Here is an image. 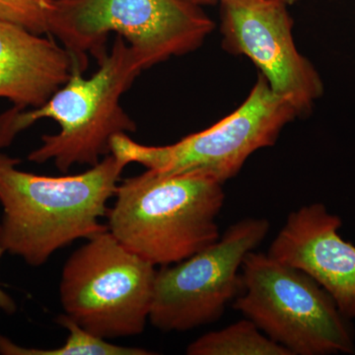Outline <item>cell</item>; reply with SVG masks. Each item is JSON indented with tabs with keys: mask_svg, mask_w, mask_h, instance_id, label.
I'll use <instances>...</instances> for the list:
<instances>
[{
	"mask_svg": "<svg viewBox=\"0 0 355 355\" xmlns=\"http://www.w3.org/2000/svg\"><path fill=\"white\" fill-rule=\"evenodd\" d=\"M189 355H292L249 319L209 331L189 345Z\"/></svg>",
	"mask_w": 355,
	"mask_h": 355,
	"instance_id": "cell-12",
	"label": "cell"
},
{
	"mask_svg": "<svg viewBox=\"0 0 355 355\" xmlns=\"http://www.w3.org/2000/svg\"><path fill=\"white\" fill-rule=\"evenodd\" d=\"M187 1L191 2L198 6H214V2L212 0H187Z\"/></svg>",
	"mask_w": 355,
	"mask_h": 355,
	"instance_id": "cell-16",
	"label": "cell"
},
{
	"mask_svg": "<svg viewBox=\"0 0 355 355\" xmlns=\"http://www.w3.org/2000/svg\"><path fill=\"white\" fill-rule=\"evenodd\" d=\"M296 116L261 74L241 106L211 127L165 146H144L121 133L112 139L111 153L161 174L200 173L224 184L252 154L273 146Z\"/></svg>",
	"mask_w": 355,
	"mask_h": 355,
	"instance_id": "cell-7",
	"label": "cell"
},
{
	"mask_svg": "<svg viewBox=\"0 0 355 355\" xmlns=\"http://www.w3.org/2000/svg\"><path fill=\"white\" fill-rule=\"evenodd\" d=\"M241 279L233 307L292 355L354 354L349 320L307 273L253 251Z\"/></svg>",
	"mask_w": 355,
	"mask_h": 355,
	"instance_id": "cell-5",
	"label": "cell"
},
{
	"mask_svg": "<svg viewBox=\"0 0 355 355\" xmlns=\"http://www.w3.org/2000/svg\"><path fill=\"white\" fill-rule=\"evenodd\" d=\"M108 230L153 266L186 260L220 237L217 216L223 184L200 173L161 174L146 169L116 188Z\"/></svg>",
	"mask_w": 355,
	"mask_h": 355,
	"instance_id": "cell-3",
	"label": "cell"
},
{
	"mask_svg": "<svg viewBox=\"0 0 355 355\" xmlns=\"http://www.w3.org/2000/svg\"><path fill=\"white\" fill-rule=\"evenodd\" d=\"M90 77L74 67L69 80L38 108H11L0 114V148L10 146L19 133L43 119L57 121L60 132L44 135L41 146L28 155L36 164L53 163L67 173L74 165H97L111 154L112 139L137 132V125L121 106V97L144 71L123 37L116 35L110 51Z\"/></svg>",
	"mask_w": 355,
	"mask_h": 355,
	"instance_id": "cell-2",
	"label": "cell"
},
{
	"mask_svg": "<svg viewBox=\"0 0 355 355\" xmlns=\"http://www.w3.org/2000/svg\"><path fill=\"white\" fill-rule=\"evenodd\" d=\"M51 3L53 0H0V20L15 23L36 34L49 35Z\"/></svg>",
	"mask_w": 355,
	"mask_h": 355,
	"instance_id": "cell-14",
	"label": "cell"
},
{
	"mask_svg": "<svg viewBox=\"0 0 355 355\" xmlns=\"http://www.w3.org/2000/svg\"><path fill=\"white\" fill-rule=\"evenodd\" d=\"M270 229L268 219H242L190 258L161 266L149 313L154 328L164 333L187 331L216 322L241 292L243 261Z\"/></svg>",
	"mask_w": 355,
	"mask_h": 355,
	"instance_id": "cell-8",
	"label": "cell"
},
{
	"mask_svg": "<svg viewBox=\"0 0 355 355\" xmlns=\"http://www.w3.org/2000/svg\"><path fill=\"white\" fill-rule=\"evenodd\" d=\"M155 266L123 246L109 230L87 239L62 268L64 314L104 340L144 333L153 304Z\"/></svg>",
	"mask_w": 355,
	"mask_h": 355,
	"instance_id": "cell-6",
	"label": "cell"
},
{
	"mask_svg": "<svg viewBox=\"0 0 355 355\" xmlns=\"http://www.w3.org/2000/svg\"><path fill=\"white\" fill-rule=\"evenodd\" d=\"M279 1L284 2V3L287 4V6H291V4L295 3V2L301 1V0H279Z\"/></svg>",
	"mask_w": 355,
	"mask_h": 355,
	"instance_id": "cell-17",
	"label": "cell"
},
{
	"mask_svg": "<svg viewBox=\"0 0 355 355\" xmlns=\"http://www.w3.org/2000/svg\"><path fill=\"white\" fill-rule=\"evenodd\" d=\"M223 46L249 58L273 92L305 116L324 93L319 72L296 48L293 20L279 0H221Z\"/></svg>",
	"mask_w": 355,
	"mask_h": 355,
	"instance_id": "cell-9",
	"label": "cell"
},
{
	"mask_svg": "<svg viewBox=\"0 0 355 355\" xmlns=\"http://www.w3.org/2000/svg\"><path fill=\"white\" fill-rule=\"evenodd\" d=\"M55 322L69 331L64 347L57 349L24 347L0 335V354L3 355H151L156 352L140 347H121L92 335L67 316L60 315Z\"/></svg>",
	"mask_w": 355,
	"mask_h": 355,
	"instance_id": "cell-13",
	"label": "cell"
},
{
	"mask_svg": "<svg viewBox=\"0 0 355 355\" xmlns=\"http://www.w3.org/2000/svg\"><path fill=\"white\" fill-rule=\"evenodd\" d=\"M214 26L202 7L187 0H53L49 35L84 72L88 55L99 60L114 33L146 70L198 50Z\"/></svg>",
	"mask_w": 355,
	"mask_h": 355,
	"instance_id": "cell-4",
	"label": "cell"
},
{
	"mask_svg": "<svg viewBox=\"0 0 355 355\" xmlns=\"http://www.w3.org/2000/svg\"><path fill=\"white\" fill-rule=\"evenodd\" d=\"M76 67L60 42L0 20V99L18 110L38 108L62 87Z\"/></svg>",
	"mask_w": 355,
	"mask_h": 355,
	"instance_id": "cell-11",
	"label": "cell"
},
{
	"mask_svg": "<svg viewBox=\"0 0 355 355\" xmlns=\"http://www.w3.org/2000/svg\"><path fill=\"white\" fill-rule=\"evenodd\" d=\"M4 253H6V250L2 247L1 242H0V259ZM0 311L8 315H12L17 311V305H16L15 301L1 288H0Z\"/></svg>",
	"mask_w": 355,
	"mask_h": 355,
	"instance_id": "cell-15",
	"label": "cell"
},
{
	"mask_svg": "<svg viewBox=\"0 0 355 355\" xmlns=\"http://www.w3.org/2000/svg\"><path fill=\"white\" fill-rule=\"evenodd\" d=\"M20 159L0 153V242L31 266L78 239L108 230L100 222L116 195L127 162L109 154L87 171L50 177L19 169Z\"/></svg>",
	"mask_w": 355,
	"mask_h": 355,
	"instance_id": "cell-1",
	"label": "cell"
},
{
	"mask_svg": "<svg viewBox=\"0 0 355 355\" xmlns=\"http://www.w3.org/2000/svg\"><path fill=\"white\" fill-rule=\"evenodd\" d=\"M57 1H67V0H57Z\"/></svg>",
	"mask_w": 355,
	"mask_h": 355,
	"instance_id": "cell-18",
	"label": "cell"
},
{
	"mask_svg": "<svg viewBox=\"0 0 355 355\" xmlns=\"http://www.w3.org/2000/svg\"><path fill=\"white\" fill-rule=\"evenodd\" d=\"M343 221L323 203L287 217L268 254L302 270L330 294L340 313L355 319V246L340 234Z\"/></svg>",
	"mask_w": 355,
	"mask_h": 355,
	"instance_id": "cell-10",
	"label": "cell"
}]
</instances>
